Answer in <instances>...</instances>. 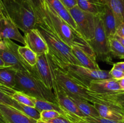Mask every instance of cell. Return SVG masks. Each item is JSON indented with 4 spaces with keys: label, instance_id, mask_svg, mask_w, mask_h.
<instances>
[{
    "label": "cell",
    "instance_id": "3",
    "mask_svg": "<svg viewBox=\"0 0 124 123\" xmlns=\"http://www.w3.org/2000/svg\"><path fill=\"white\" fill-rule=\"evenodd\" d=\"M0 4L24 33L35 28L37 19L31 7L25 0H0Z\"/></svg>",
    "mask_w": 124,
    "mask_h": 123
},
{
    "label": "cell",
    "instance_id": "38",
    "mask_svg": "<svg viewBox=\"0 0 124 123\" xmlns=\"http://www.w3.org/2000/svg\"><path fill=\"white\" fill-rule=\"evenodd\" d=\"M113 67L115 68L119 69L124 72V62H120L113 63Z\"/></svg>",
    "mask_w": 124,
    "mask_h": 123
},
{
    "label": "cell",
    "instance_id": "44",
    "mask_svg": "<svg viewBox=\"0 0 124 123\" xmlns=\"http://www.w3.org/2000/svg\"><path fill=\"white\" fill-rule=\"evenodd\" d=\"M0 39H1V36H0Z\"/></svg>",
    "mask_w": 124,
    "mask_h": 123
},
{
    "label": "cell",
    "instance_id": "22",
    "mask_svg": "<svg viewBox=\"0 0 124 123\" xmlns=\"http://www.w3.org/2000/svg\"><path fill=\"white\" fill-rule=\"evenodd\" d=\"M30 6L37 19V24H46L47 17L44 8V0H25Z\"/></svg>",
    "mask_w": 124,
    "mask_h": 123
},
{
    "label": "cell",
    "instance_id": "35",
    "mask_svg": "<svg viewBox=\"0 0 124 123\" xmlns=\"http://www.w3.org/2000/svg\"><path fill=\"white\" fill-rule=\"evenodd\" d=\"M47 123H75V122L71 121L67 118L65 117L64 116L61 115L57 118H54V119H50V120L47 121Z\"/></svg>",
    "mask_w": 124,
    "mask_h": 123
},
{
    "label": "cell",
    "instance_id": "27",
    "mask_svg": "<svg viewBox=\"0 0 124 123\" xmlns=\"http://www.w3.org/2000/svg\"><path fill=\"white\" fill-rule=\"evenodd\" d=\"M18 55L20 59L31 66H35L37 61V54L27 46H18Z\"/></svg>",
    "mask_w": 124,
    "mask_h": 123
},
{
    "label": "cell",
    "instance_id": "8",
    "mask_svg": "<svg viewBox=\"0 0 124 123\" xmlns=\"http://www.w3.org/2000/svg\"><path fill=\"white\" fill-rule=\"evenodd\" d=\"M69 11L81 36L87 42L93 39L95 32L96 15L83 10L78 5Z\"/></svg>",
    "mask_w": 124,
    "mask_h": 123
},
{
    "label": "cell",
    "instance_id": "20",
    "mask_svg": "<svg viewBox=\"0 0 124 123\" xmlns=\"http://www.w3.org/2000/svg\"><path fill=\"white\" fill-rule=\"evenodd\" d=\"M70 48L73 54L78 60L81 66L92 69H100L97 62L92 59L82 49L75 45H72Z\"/></svg>",
    "mask_w": 124,
    "mask_h": 123
},
{
    "label": "cell",
    "instance_id": "40",
    "mask_svg": "<svg viewBox=\"0 0 124 123\" xmlns=\"http://www.w3.org/2000/svg\"><path fill=\"white\" fill-rule=\"evenodd\" d=\"M114 37H115L116 39L118 40V41H119V42H121V43L124 46V38H122V37H119V36H115Z\"/></svg>",
    "mask_w": 124,
    "mask_h": 123
},
{
    "label": "cell",
    "instance_id": "29",
    "mask_svg": "<svg viewBox=\"0 0 124 123\" xmlns=\"http://www.w3.org/2000/svg\"><path fill=\"white\" fill-rule=\"evenodd\" d=\"M111 55L119 59H124V46L115 37L108 40Z\"/></svg>",
    "mask_w": 124,
    "mask_h": 123
},
{
    "label": "cell",
    "instance_id": "5",
    "mask_svg": "<svg viewBox=\"0 0 124 123\" xmlns=\"http://www.w3.org/2000/svg\"><path fill=\"white\" fill-rule=\"evenodd\" d=\"M59 67L75 82L88 89L92 81L111 78L109 71L106 70L92 69L72 64H64Z\"/></svg>",
    "mask_w": 124,
    "mask_h": 123
},
{
    "label": "cell",
    "instance_id": "28",
    "mask_svg": "<svg viewBox=\"0 0 124 123\" xmlns=\"http://www.w3.org/2000/svg\"><path fill=\"white\" fill-rule=\"evenodd\" d=\"M12 106L35 120L38 121L41 119L40 112L35 107H31V106H27V105L19 103V102L15 101L14 100L13 101Z\"/></svg>",
    "mask_w": 124,
    "mask_h": 123
},
{
    "label": "cell",
    "instance_id": "14",
    "mask_svg": "<svg viewBox=\"0 0 124 123\" xmlns=\"http://www.w3.org/2000/svg\"><path fill=\"white\" fill-rule=\"evenodd\" d=\"M0 57L4 62L5 66H10L18 71L26 72L25 69L15 55L10 46L7 42V39H4L0 41Z\"/></svg>",
    "mask_w": 124,
    "mask_h": 123
},
{
    "label": "cell",
    "instance_id": "37",
    "mask_svg": "<svg viewBox=\"0 0 124 123\" xmlns=\"http://www.w3.org/2000/svg\"><path fill=\"white\" fill-rule=\"evenodd\" d=\"M124 39V22L121 23L119 24L116 27V35Z\"/></svg>",
    "mask_w": 124,
    "mask_h": 123
},
{
    "label": "cell",
    "instance_id": "25",
    "mask_svg": "<svg viewBox=\"0 0 124 123\" xmlns=\"http://www.w3.org/2000/svg\"><path fill=\"white\" fill-rule=\"evenodd\" d=\"M71 99L83 113L84 116H99L98 110L93 104L77 99Z\"/></svg>",
    "mask_w": 124,
    "mask_h": 123
},
{
    "label": "cell",
    "instance_id": "2",
    "mask_svg": "<svg viewBox=\"0 0 124 123\" xmlns=\"http://www.w3.org/2000/svg\"><path fill=\"white\" fill-rule=\"evenodd\" d=\"M53 62L54 64V72L57 84L69 97L87 101L92 104L94 102L103 103L105 101V100L102 98L100 94L93 92L88 88H85L78 83L69 77L53 60Z\"/></svg>",
    "mask_w": 124,
    "mask_h": 123
},
{
    "label": "cell",
    "instance_id": "9",
    "mask_svg": "<svg viewBox=\"0 0 124 123\" xmlns=\"http://www.w3.org/2000/svg\"><path fill=\"white\" fill-rule=\"evenodd\" d=\"M35 68L39 77L44 85L50 90L56 92L58 86L54 72V64L48 54L38 55Z\"/></svg>",
    "mask_w": 124,
    "mask_h": 123
},
{
    "label": "cell",
    "instance_id": "36",
    "mask_svg": "<svg viewBox=\"0 0 124 123\" xmlns=\"http://www.w3.org/2000/svg\"><path fill=\"white\" fill-rule=\"evenodd\" d=\"M68 10L77 6V0H60Z\"/></svg>",
    "mask_w": 124,
    "mask_h": 123
},
{
    "label": "cell",
    "instance_id": "19",
    "mask_svg": "<svg viewBox=\"0 0 124 123\" xmlns=\"http://www.w3.org/2000/svg\"><path fill=\"white\" fill-rule=\"evenodd\" d=\"M77 3L83 10L100 16L107 4V0H77Z\"/></svg>",
    "mask_w": 124,
    "mask_h": 123
},
{
    "label": "cell",
    "instance_id": "10",
    "mask_svg": "<svg viewBox=\"0 0 124 123\" xmlns=\"http://www.w3.org/2000/svg\"><path fill=\"white\" fill-rule=\"evenodd\" d=\"M0 36L2 39L14 40L25 45L24 36L19 32V28L0 4Z\"/></svg>",
    "mask_w": 124,
    "mask_h": 123
},
{
    "label": "cell",
    "instance_id": "4",
    "mask_svg": "<svg viewBox=\"0 0 124 123\" xmlns=\"http://www.w3.org/2000/svg\"><path fill=\"white\" fill-rule=\"evenodd\" d=\"M13 89L31 97L58 104L54 92L46 88L42 82L25 71H17Z\"/></svg>",
    "mask_w": 124,
    "mask_h": 123
},
{
    "label": "cell",
    "instance_id": "31",
    "mask_svg": "<svg viewBox=\"0 0 124 123\" xmlns=\"http://www.w3.org/2000/svg\"><path fill=\"white\" fill-rule=\"evenodd\" d=\"M84 120L88 123H123L124 121H117L111 120L106 118H102L101 116H84L82 117Z\"/></svg>",
    "mask_w": 124,
    "mask_h": 123
},
{
    "label": "cell",
    "instance_id": "13",
    "mask_svg": "<svg viewBox=\"0 0 124 123\" xmlns=\"http://www.w3.org/2000/svg\"><path fill=\"white\" fill-rule=\"evenodd\" d=\"M88 89L98 94H110L123 91L121 90L117 80L113 78L92 81Z\"/></svg>",
    "mask_w": 124,
    "mask_h": 123
},
{
    "label": "cell",
    "instance_id": "11",
    "mask_svg": "<svg viewBox=\"0 0 124 123\" xmlns=\"http://www.w3.org/2000/svg\"><path fill=\"white\" fill-rule=\"evenodd\" d=\"M24 38L25 45L35 52L37 55L48 53V45L36 28L25 33Z\"/></svg>",
    "mask_w": 124,
    "mask_h": 123
},
{
    "label": "cell",
    "instance_id": "1",
    "mask_svg": "<svg viewBox=\"0 0 124 123\" xmlns=\"http://www.w3.org/2000/svg\"><path fill=\"white\" fill-rule=\"evenodd\" d=\"M35 28L45 40L48 47V53L54 62L61 66L64 64L80 65L74 56L71 48L58 37L54 31L49 28L46 24H36Z\"/></svg>",
    "mask_w": 124,
    "mask_h": 123
},
{
    "label": "cell",
    "instance_id": "34",
    "mask_svg": "<svg viewBox=\"0 0 124 123\" xmlns=\"http://www.w3.org/2000/svg\"><path fill=\"white\" fill-rule=\"evenodd\" d=\"M13 101V99H12L10 97L7 96V95H6L0 89V103L6 105H9V106H12Z\"/></svg>",
    "mask_w": 124,
    "mask_h": 123
},
{
    "label": "cell",
    "instance_id": "23",
    "mask_svg": "<svg viewBox=\"0 0 124 123\" xmlns=\"http://www.w3.org/2000/svg\"><path fill=\"white\" fill-rule=\"evenodd\" d=\"M17 70L10 66L0 68V84L13 88L15 85V77Z\"/></svg>",
    "mask_w": 124,
    "mask_h": 123
},
{
    "label": "cell",
    "instance_id": "45",
    "mask_svg": "<svg viewBox=\"0 0 124 123\" xmlns=\"http://www.w3.org/2000/svg\"><path fill=\"white\" fill-rule=\"evenodd\" d=\"M0 123H1V122H0Z\"/></svg>",
    "mask_w": 124,
    "mask_h": 123
},
{
    "label": "cell",
    "instance_id": "42",
    "mask_svg": "<svg viewBox=\"0 0 124 123\" xmlns=\"http://www.w3.org/2000/svg\"><path fill=\"white\" fill-rule=\"evenodd\" d=\"M0 122H1V123H6V121H5L3 117H2V115H1V112H0Z\"/></svg>",
    "mask_w": 124,
    "mask_h": 123
},
{
    "label": "cell",
    "instance_id": "24",
    "mask_svg": "<svg viewBox=\"0 0 124 123\" xmlns=\"http://www.w3.org/2000/svg\"><path fill=\"white\" fill-rule=\"evenodd\" d=\"M107 4L115 16L117 26L124 22V0H107Z\"/></svg>",
    "mask_w": 124,
    "mask_h": 123
},
{
    "label": "cell",
    "instance_id": "26",
    "mask_svg": "<svg viewBox=\"0 0 124 123\" xmlns=\"http://www.w3.org/2000/svg\"><path fill=\"white\" fill-rule=\"evenodd\" d=\"M31 98H32L33 101L35 103V107L39 112L43 110H55L59 112L62 115H64L65 114V112L61 108L60 106L58 104L40 100V99H38L34 97Z\"/></svg>",
    "mask_w": 124,
    "mask_h": 123
},
{
    "label": "cell",
    "instance_id": "16",
    "mask_svg": "<svg viewBox=\"0 0 124 123\" xmlns=\"http://www.w3.org/2000/svg\"><path fill=\"white\" fill-rule=\"evenodd\" d=\"M58 104L65 112L75 115L80 117H84L75 102L71 98L58 87L56 92Z\"/></svg>",
    "mask_w": 124,
    "mask_h": 123
},
{
    "label": "cell",
    "instance_id": "46",
    "mask_svg": "<svg viewBox=\"0 0 124 123\" xmlns=\"http://www.w3.org/2000/svg\"></svg>",
    "mask_w": 124,
    "mask_h": 123
},
{
    "label": "cell",
    "instance_id": "33",
    "mask_svg": "<svg viewBox=\"0 0 124 123\" xmlns=\"http://www.w3.org/2000/svg\"><path fill=\"white\" fill-rule=\"evenodd\" d=\"M109 75L110 77L113 79L119 80L124 77V72H122L120 69L117 68H115L113 67L110 71H109Z\"/></svg>",
    "mask_w": 124,
    "mask_h": 123
},
{
    "label": "cell",
    "instance_id": "12",
    "mask_svg": "<svg viewBox=\"0 0 124 123\" xmlns=\"http://www.w3.org/2000/svg\"><path fill=\"white\" fill-rule=\"evenodd\" d=\"M0 112L6 123H37V121L9 105L0 103Z\"/></svg>",
    "mask_w": 124,
    "mask_h": 123
},
{
    "label": "cell",
    "instance_id": "43",
    "mask_svg": "<svg viewBox=\"0 0 124 123\" xmlns=\"http://www.w3.org/2000/svg\"><path fill=\"white\" fill-rule=\"evenodd\" d=\"M37 123H47V122L41 120V119H39V120L37 121Z\"/></svg>",
    "mask_w": 124,
    "mask_h": 123
},
{
    "label": "cell",
    "instance_id": "17",
    "mask_svg": "<svg viewBox=\"0 0 124 123\" xmlns=\"http://www.w3.org/2000/svg\"><path fill=\"white\" fill-rule=\"evenodd\" d=\"M102 20L105 34L109 39L113 38L116 35L117 24L115 17L107 4L105 5L102 13L100 15Z\"/></svg>",
    "mask_w": 124,
    "mask_h": 123
},
{
    "label": "cell",
    "instance_id": "39",
    "mask_svg": "<svg viewBox=\"0 0 124 123\" xmlns=\"http://www.w3.org/2000/svg\"><path fill=\"white\" fill-rule=\"evenodd\" d=\"M117 82H118V83L119 84V86L121 88V90H124V77L117 80Z\"/></svg>",
    "mask_w": 124,
    "mask_h": 123
},
{
    "label": "cell",
    "instance_id": "6",
    "mask_svg": "<svg viewBox=\"0 0 124 123\" xmlns=\"http://www.w3.org/2000/svg\"><path fill=\"white\" fill-rule=\"evenodd\" d=\"M44 8L46 16L49 22V25L47 27L54 31L58 37L64 43L70 47H71L74 44L77 35L79 34L75 32L45 0Z\"/></svg>",
    "mask_w": 124,
    "mask_h": 123
},
{
    "label": "cell",
    "instance_id": "30",
    "mask_svg": "<svg viewBox=\"0 0 124 123\" xmlns=\"http://www.w3.org/2000/svg\"><path fill=\"white\" fill-rule=\"evenodd\" d=\"M104 98L124 111V90L110 94H101Z\"/></svg>",
    "mask_w": 124,
    "mask_h": 123
},
{
    "label": "cell",
    "instance_id": "32",
    "mask_svg": "<svg viewBox=\"0 0 124 123\" xmlns=\"http://www.w3.org/2000/svg\"><path fill=\"white\" fill-rule=\"evenodd\" d=\"M41 120L44 121H48L50 119H54L61 115L59 112L55 110H43L40 112Z\"/></svg>",
    "mask_w": 124,
    "mask_h": 123
},
{
    "label": "cell",
    "instance_id": "7",
    "mask_svg": "<svg viewBox=\"0 0 124 123\" xmlns=\"http://www.w3.org/2000/svg\"><path fill=\"white\" fill-rule=\"evenodd\" d=\"M87 42L93 49L96 59L108 64H113L112 62V55L110 51L108 39L105 34L102 20L100 16L96 15V17L94 37Z\"/></svg>",
    "mask_w": 124,
    "mask_h": 123
},
{
    "label": "cell",
    "instance_id": "21",
    "mask_svg": "<svg viewBox=\"0 0 124 123\" xmlns=\"http://www.w3.org/2000/svg\"><path fill=\"white\" fill-rule=\"evenodd\" d=\"M0 89L2 90V92L4 93L6 95L14 100L15 101L24 105L35 107V103L33 101L31 96H29L21 92L15 90L13 88L7 87L1 84H0Z\"/></svg>",
    "mask_w": 124,
    "mask_h": 123
},
{
    "label": "cell",
    "instance_id": "18",
    "mask_svg": "<svg viewBox=\"0 0 124 123\" xmlns=\"http://www.w3.org/2000/svg\"><path fill=\"white\" fill-rule=\"evenodd\" d=\"M45 1L49 4L50 6L58 13V15L62 19H64L75 32L81 35L79 33L76 23L75 22L73 19L71 17L69 10L64 6L60 0H45Z\"/></svg>",
    "mask_w": 124,
    "mask_h": 123
},
{
    "label": "cell",
    "instance_id": "15",
    "mask_svg": "<svg viewBox=\"0 0 124 123\" xmlns=\"http://www.w3.org/2000/svg\"><path fill=\"white\" fill-rule=\"evenodd\" d=\"M99 116L117 121L124 122V111L116 105L111 104L94 102Z\"/></svg>",
    "mask_w": 124,
    "mask_h": 123
},
{
    "label": "cell",
    "instance_id": "41",
    "mask_svg": "<svg viewBox=\"0 0 124 123\" xmlns=\"http://www.w3.org/2000/svg\"><path fill=\"white\" fill-rule=\"evenodd\" d=\"M2 67H5V63L3 60H2V59L1 58V57H0V68Z\"/></svg>",
    "mask_w": 124,
    "mask_h": 123
}]
</instances>
